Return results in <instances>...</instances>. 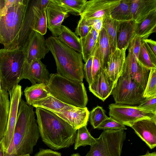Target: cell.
<instances>
[{
  "mask_svg": "<svg viewBox=\"0 0 156 156\" xmlns=\"http://www.w3.org/2000/svg\"><path fill=\"white\" fill-rule=\"evenodd\" d=\"M45 84L43 83L33 84L27 87L24 90L26 103L30 106L34 102L46 98L50 94L46 90Z\"/></svg>",
  "mask_w": 156,
  "mask_h": 156,
  "instance_id": "obj_23",
  "label": "cell"
},
{
  "mask_svg": "<svg viewBox=\"0 0 156 156\" xmlns=\"http://www.w3.org/2000/svg\"><path fill=\"white\" fill-rule=\"evenodd\" d=\"M53 113L77 130L87 126L90 114L87 107L80 108L74 106Z\"/></svg>",
  "mask_w": 156,
  "mask_h": 156,
  "instance_id": "obj_14",
  "label": "cell"
},
{
  "mask_svg": "<svg viewBox=\"0 0 156 156\" xmlns=\"http://www.w3.org/2000/svg\"><path fill=\"white\" fill-rule=\"evenodd\" d=\"M97 129L103 130H124L127 129L126 126L121 123L108 117L98 126Z\"/></svg>",
  "mask_w": 156,
  "mask_h": 156,
  "instance_id": "obj_38",
  "label": "cell"
},
{
  "mask_svg": "<svg viewBox=\"0 0 156 156\" xmlns=\"http://www.w3.org/2000/svg\"><path fill=\"white\" fill-rule=\"evenodd\" d=\"M35 112L40 136L48 147L56 150L74 144L77 129L51 111L37 107Z\"/></svg>",
  "mask_w": 156,
  "mask_h": 156,
  "instance_id": "obj_3",
  "label": "cell"
},
{
  "mask_svg": "<svg viewBox=\"0 0 156 156\" xmlns=\"http://www.w3.org/2000/svg\"><path fill=\"white\" fill-rule=\"evenodd\" d=\"M139 156H156V153L155 151L150 153L147 151L145 154Z\"/></svg>",
  "mask_w": 156,
  "mask_h": 156,
  "instance_id": "obj_50",
  "label": "cell"
},
{
  "mask_svg": "<svg viewBox=\"0 0 156 156\" xmlns=\"http://www.w3.org/2000/svg\"><path fill=\"white\" fill-rule=\"evenodd\" d=\"M10 96L9 113L6 128L2 140L5 153L8 149L13 137L20 101L23 94L21 86H14L8 92Z\"/></svg>",
  "mask_w": 156,
  "mask_h": 156,
  "instance_id": "obj_10",
  "label": "cell"
},
{
  "mask_svg": "<svg viewBox=\"0 0 156 156\" xmlns=\"http://www.w3.org/2000/svg\"><path fill=\"white\" fill-rule=\"evenodd\" d=\"M34 156H61L60 153L49 149H41Z\"/></svg>",
  "mask_w": 156,
  "mask_h": 156,
  "instance_id": "obj_46",
  "label": "cell"
},
{
  "mask_svg": "<svg viewBox=\"0 0 156 156\" xmlns=\"http://www.w3.org/2000/svg\"><path fill=\"white\" fill-rule=\"evenodd\" d=\"M141 41L140 38L136 35L128 47L132 49L133 52L137 58V59Z\"/></svg>",
  "mask_w": 156,
  "mask_h": 156,
  "instance_id": "obj_44",
  "label": "cell"
},
{
  "mask_svg": "<svg viewBox=\"0 0 156 156\" xmlns=\"http://www.w3.org/2000/svg\"><path fill=\"white\" fill-rule=\"evenodd\" d=\"M29 0H0V44L4 49L19 48Z\"/></svg>",
  "mask_w": 156,
  "mask_h": 156,
  "instance_id": "obj_1",
  "label": "cell"
},
{
  "mask_svg": "<svg viewBox=\"0 0 156 156\" xmlns=\"http://www.w3.org/2000/svg\"><path fill=\"white\" fill-rule=\"evenodd\" d=\"M137 23L133 20L120 21L117 34V48L122 49L128 48L131 42L136 35Z\"/></svg>",
  "mask_w": 156,
  "mask_h": 156,
  "instance_id": "obj_19",
  "label": "cell"
},
{
  "mask_svg": "<svg viewBox=\"0 0 156 156\" xmlns=\"http://www.w3.org/2000/svg\"><path fill=\"white\" fill-rule=\"evenodd\" d=\"M133 19L139 23L156 11V0H131Z\"/></svg>",
  "mask_w": 156,
  "mask_h": 156,
  "instance_id": "obj_20",
  "label": "cell"
},
{
  "mask_svg": "<svg viewBox=\"0 0 156 156\" xmlns=\"http://www.w3.org/2000/svg\"><path fill=\"white\" fill-rule=\"evenodd\" d=\"M156 11H155L141 22L137 23L135 33L141 40L148 39L149 37L156 31Z\"/></svg>",
  "mask_w": 156,
  "mask_h": 156,
  "instance_id": "obj_22",
  "label": "cell"
},
{
  "mask_svg": "<svg viewBox=\"0 0 156 156\" xmlns=\"http://www.w3.org/2000/svg\"><path fill=\"white\" fill-rule=\"evenodd\" d=\"M86 20L88 25L99 34L103 27V19H92Z\"/></svg>",
  "mask_w": 156,
  "mask_h": 156,
  "instance_id": "obj_45",
  "label": "cell"
},
{
  "mask_svg": "<svg viewBox=\"0 0 156 156\" xmlns=\"http://www.w3.org/2000/svg\"><path fill=\"white\" fill-rule=\"evenodd\" d=\"M91 28L85 19L80 18L76 29L75 33L80 37H83L89 33Z\"/></svg>",
  "mask_w": 156,
  "mask_h": 156,
  "instance_id": "obj_41",
  "label": "cell"
},
{
  "mask_svg": "<svg viewBox=\"0 0 156 156\" xmlns=\"http://www.w3.org/2000/svg\"><path fill=\"white\" fill-rule=\"evenodd\" d=\"M68 13L76 12L80 15L83 11L87 0H54Z\"/></svg>",
  "mask_w": 156,
  "mask_h": 156,
  "instance_id": "obj_33",
  "label": "cell"
},
{
  "mask_svg": "<svg viewBox=\"0 0 156 156\" xmlns=\"http://www.w3.org/2000/svg\"><path fill=\"white\" fill-rule=\"evenodd\" d=\"M126 137L124 130H103L85 156H121Z\"/></svg>",
  "mask_w": 156,
  "mask_h": 156,
  "instance_id": "obj_7",
  "label": "cell"
},
{
  "mask_svg": "<svg viewBox=\"0 0 156 156\" xmlns=\"http://www.w3.org/2000/svg\"><path fill=\"white\" fill-rule=\"evenodd\" d=\"M138 62L143 66L150 70L152 68L156 69V65L152 62L142 41L138 57Z\"/></svg>",
  "mask_w": 156,
  "mask_h": 156,
  "instance_id": "obj_37",
  "label": "cell"
},
{
  "mask_svg": "<svg viewBox=\"0 0 156 156\" xmlns=\"http://www.w3.org/2000/svg\"><path fill=\"white\" fill-rule=\"evenodd\" d=\"M0 156H5L2 140L0 143Z\"/></svg>",
  "mask_w": 156,
  "mask_h": 156,
  "instance_id": "obj_49",
  "label": "cell"
},
{
  "mask_svg": "<svg viewBox=\"0 0 156 156\" xmlns=\"http://www.w3.org/2000/svg\"><path fill=\"white\" fill-rule=\"evenodd\" d=\"M45 84L50 94L62 102L76 107H86L88 99L83 82L74 81L55 73L50 74Z\"/></svg>",
  "mask_w": 156,
  "mask_h": 156,
  "instance_id": "obj_5",
  "label": "cell"
},
{
  "mask_svg": "<svg viewBox=\"0 0 156 156\" xmlns=\"http://www.w3.org/2000/svg\"><path fill=\"white\" fill-rule=\"evenodd\" d=\"M150 149L156 147V118L147 119L134 122L130 127Z\"/></svg>",
  "mask_w": 156,
  "mask_h": 156,
  "instance_id": "obj_13",
  "label": "cell"
},
{
  "mask_svg": "<svg viewBox=\"0 0 156 156\" xmlns=\"http://www.w3.org/2000/svg\"><path fill=\"white\" fill-rule=\"evenodd\" d=\"M127 48L120 49L117 48L111 52L106 66L103 68L107 76L115 85L122 73Z\"/></svg>",
  "mask_w": 156,
  "mask_h": 156,
  "instance_id": "obj_16",
  "label": "cell"
},
{
  "mask_svg": "<svg viewBox=\"0 0 156 156\" xmlns=\"http://www.w3.org/2000/svg\"><path fill=\"white\" fill-rule=\"evenodd\" d=\"M108 108L110 117L130 127L138 121L156 118V114L141 109L137 106L112 103L109 105Z\"/></svg>",
  "mask_w": 156,
  "mask_h": 156,
  "instance_id": "obj_9",
  "label": "cell"
},
{
  "mask_svg": "<svg viewBox=\"0 0 156 156\" xmlns=\"http://www.w3.org/2000/svg\"><path fill=\"white\" fill-rule=\"evenodd\" d=\"M77 130L74 143V150L77 149L81 146H91L96 143V138L91 135L87 126L80 127Z\"/></svg>",
  "mask_w": 156,
  "mask_h": 156,
  "instance_id": "obj_31",
  "label": "cell"
},
{
  "mask_svg": "<svg viewBox=\"0 0 156 156\" xmlns=\"http://www.w3.org/2000/svg\"><path fill=\"white\" fill-rule=\"evenodd\" d=\"M32 9L33 17L31 29L44 35L46 34L48 28L46 9L41 10L37 7L34 5V1Z\"/></svg>",
  "mask_w": 156,
  "mask_h": 156,
  "instance_id": "obj_24",
  "label": "cell"
},
{
  "mask_svg": "<svg viewBox=\"0 0 156 156\" xmlns=\"http://www.w3.org/2000/svg\"><path fill=\"white\" fill-rule=\"evenodd\" d=\"M25 59L20 48L0 49V79L8 92L22 80Z\"/></svg>",
  "mask_w": 156,
  "mask_h": 156,
  "instance_id": "obj_6",
  "label": "cell"
},
{
  "mask_svg": "<svg viewBox=\"0 0 156 156\" xmlns=\"http://www.w3.org/2000/svg\"><path fill=\"white\" fill-rule=\"evenodd\" d=\"M50 0H38L34 2V5L39 9L45 10L48 5Z\"/></svg>",
  "mask_w": 156,
  "mask_h": 156,
  "instance_id": "obj_47",
  "label": "cell"
},
{
  "mask_svg": "<svg viewBox=\"0 0 156 156\" xmlns=\"http://www.w3.org/2000/svg\"><path fill=\"white\" fill-rule=\"evenodd\" d=\"M70 156H81L78 153H76L75 154H73L72 155Z\"/></svg>",
  "mask_w": 156,
  "mask_h": 156,
  "instance_id": "obj_51",
  "label": "cell"
},
{
  "mask_svg": "<svg viewBox=\"0 0 156 156\" xmlns=\"http://www.w3.org/2000/svg\"><path fill=\"white\" fill-rule=\"evenodd\" d=\"M120 21L112 19L110 17L103 19V28L105 30L108 40L111 53L117 48V34Z\"/></svg>",
  "mask_w": 156,
  "mask_h": 156,
  "instance_id": "obj_29",
  "label": "cell"
},
{
  "mask_svg": "<svg viewBox=\"0 0 156 156\" xmlns=\"http://www.w3.org/2000/svg\"><path fill=\"white\" fill-rule=\"evenodd\" d=\"M150 70L138 62L137 71L133 78V80L144 91L145 89L148 81Z\"/></svg>",
  "mask_w": 156,
  "mask_h": 156,
  "instance_id": "obj_35",
  "label": "cell"
},
{
  "mask_svg": "<svg viewBox=\"0 0 156 156\" xmlns=\"http://www.w3.org/2000/svg\"><path fill=\"white\" fill-rule=\"evenodd\" d=\"M121 0H90L87 1L84 5L80 18L87 20L104 19L109 17L112 10Z\"/></svg>",
  "mask_w": 156,
  "mask_h": 156,
  "instance_id": "obj_12",
  "label": "cell"
},
{
  "mask_svg": "<svg viewBox=\"0 0 156 156\" xmlns=\"http://www.w3.org/2000/svg\"><path fill=\"white\" fill-rule=\"evenodd\" d=\"M155 96H156V69L152 68L150 70L143 97L145 98Z\"/></svg>",
  "mask_w": 156,
  "mask_h": 156,
  "instance_id": "obj_36",
  "label": "cell"
},
{
  "mask_svg": "<svg viewBox=\"0 0 156 156\" xmlns=\"http://www.w3.org/2000/svg\"><path fill=\"white\" fill-rule=\"evenodd\" d=\"M58 37L68 46L81 53L80 38L68 27L62 25Z\"/></svg>",
  "mask_w": 156,
  "mask_h": 156,
  "instance_id": "obj_26",
  "label": "cell"
},
{
  "mask_svg": "<svg viewBox=\"0 0 156 156\" xmlns=\"http://www.w3.org/2000/svg\"><path fill=\"white\" fill-rule=\"evenodd\" d=\"M17 156H30V154H25Z\"/></svg>",
  "mask_w": 156,
  "mask_h": 156,
  "instance_id": "obj_52",
  "label": "cell"
},
{
  "mask_svg": "<svg viewBox=\"0 0 156 156\" xmlns=\"http://www.w3.org/2000/svg\"><path fill=\"white\" fill-rule=\"evenodd\" d=\"M108 117L103 108L100 106H97L90 112V122L94 129H97Z\"/></svg>",
  "mask_w": 156,
  "mask_h": 156,
  "instance_id": "obj_34",
  "label": "cell"
},
{
  "mask_svg": "<svg viewBox=\"0 0 156 156\" xmlns=\"http://www.w3.org/2000/svg\"><path fill=\"white\" fill-rule=\"evenodd\" d=\"M43 35L32 30L21 48L25 59L24 66L30 65L34 61L44 58L49 51Z\"/></svg>",
  "mask_w": 156,
  "mask_h": 156,
  "instance_id": "obj_11",
  "label": "cell"
},
{
  "mask_svg": "<svg viewBox=\"0 0 156 156\" xmlns=\"http://www.w3.org/2000/svg\"><path fill=\"white\" fill-rule=\"evenodd\" d=\"M95 52L99 58L102 68H105L111 53V50L106 31L103 27L99 34Z\"/></svg>",
  "mask_w": 156,
  "mask_h": 156,
  "instance_id": "obj_21",
  "label": "cell"
},
{
  "mask_svg": "<svg viewBox=\"0 0 156 156\" xmlns=\"http://www.w3.org/2000/svg\"><path fill=\"white\" fill-rule=\"evenodd\" d=\"M48 28L51 32L52 36L58 37L62 24L68 12L58 5L54 0H50L46 9Z\"/></svg>",
  "mask_w": 156,
  "mask_h": 156,
  "instance_id": "obj_15",
  "label": "cell"
},
{
  "mask_svg": "<svg viewBox=\"0 0 156 156\" xmlns=\"http://www.w3.org/2000/svg\"><path fill=\"white\" fill-rule=\"evenodd\" d=\"M115 86L107 76L104 68H101L92 83L89 85L90 91L104 101L111 94Z\"/></svg>",
  "mask_w": 156,
  "mask_h": 156,
  "instance_id": "obj_17",
  "label": "cell"
},
{
  "mask_svg": "<svg viewBox=\"0 0 156 156\" xmlns=\"http://www.w3.org/2000/svg\"><path fill=\"white\" fill-rule=\"evenodd\" d=\"M92 35L93 38L96 41H97L99 39V34L95 30L91 28L89 32Z\"/></svg>",
  "mask_w": 156,
  "mask_h": 156,
  "instance_id": "obj_48",
  "label": "cell"
},
{
  "mask_svg": "<svg viewBox=\"0 0 156 156\" xmlns=\"http://www.w3.org/2000/svg\"><path fill=\"white\" fill-rule=\"evenodd\" d=\"M50 74L46 66L41 60H37L28 66H24L22 79H27L31 83L45 84L48 81Z\"/></svg>",
  "mask_w": 156,
  "mask_h": 156,
  "instance_id": "obj_18",
  "label": "cell"
},
{
  "mask_svg": "<svg viewBox=\"0 0 156 156\" xmlns=\"http://www.w3.org/2000/svg\"><path fill=\"white\" fill-rule=\"evenodd\" d=\"M144 91L133 79L121 76L111 95H112L115 103L133 106L140 104L144 98Z\"/></svg>",
  "mask_w": 156,
  "mask_h": 156,
  "instance_id": "obj_8",
  "label": "cell"
},
{
  "mask_svg": "<svg viewBox=\"0 0 156 156\" xmlns=\"http://www.w3.org/2000/svg\"><path fill=\"white\" fill-rule=\"evenodd\" d=\"M9 95L7 90L0 91V143L3 137L9 113Z\"/></svg>",
  "mask_w": 156,
  "mask_h": 156,
  "instance_id": "obj_25",
  "label": "cell"
},
{
  "mask_svg": "<svg viewBox=\"0 0 156 156\" xmlns=\"http://www.w3.org/2000/svg\"><path fill=\"white\" fill-rule=\"evenodd\" d=\"M45 43L55 59L57 73L71 80L83 82L84 65L81 53L68 46L58 37H49L46 39Z\"/></svg>",
  "mask_w": 156,
  "mask_h": 156,
  "instance_id": "obj_4",
  "label": "cell"
},
{
  "mask_svg": "<svg viewBox=\"0 0 156 156\" xmlns=\"http://www.w3.org/2000/svg\"><path fill=\"white\" fill-rule=\"evenodd\" d=\"M81 54L84 61L86 62L94 50L97 42L89 32L86 36L80 38Z\"/></svg>",
  "mask_w": 156,
  "mask_h": 156,
  "instance_id": "obj_32",
  "label": "cell"
},
{
  "mask_svg": "<svg viewBox=\"0 0 156 156\" xmlns=\"http://www.w3.org/2000/svg\"><path fill=\"white\" fill-rule=\"evenodd\" d=\"M131 0H121L111 11L110 17L118 21L133 20L131 10Z\"/></svg>",
  "mask_w": 156,
  "mask_h": 156,
  "instance_id": "obj_28",
  "label": "cell"
},
{
  "mask_svg": "<svg viewBox=\"0 0 156 156\" xmlns=\"http://www.w3.org/2000/svg\"><path fill=\"white\" fill-rule=\"evenodd\" d=\"M31 106L43 108L55 112L73 106L65 103L50 95L46 98L34 102Z\"/></svg>",
  "mask_w": 156,
  "mask_h": 156,
  "instance_id": "obj_27",
  "label": "cell"
},
{
  "mask_svg": "<svg viewBox=\"0 0 156 156\" xmlns=\"http://www.w3.org/2000/svg\"><path fill=\"white\" fill-rule=\"evenodd\" d=\"M92 60L93 56L91 54L83 66L84 77L89 85L91 84L93 81L92 75Z\"/></svg>",
  "mask_w": 156,
  "mask_h": 156,
  "instance_id": "obj_42",
  "label": "cell"
},
{
  "mask_svg": "<svg viewBox=\"0 0 156 156\" xmlns=\"http://www.w3.org/2000/svg\"><path fill=\"white\" fill-rule=\"evenodd\" d=\"M95 48L91 54L93 56L92 75L93 80L101 68H102L99 58L95 53Z\"/></svg>",
  "mask_w": 156,
  "mask_h": 156,
  "instance_id": "obj_43",
  "label": "cell"
},
{
  "mask_svg": "<svg viewBox=\"0 0 156 156\" xmlns=\"http://www.w3.org/2000/svg\"><path fill=\"white\" fill-rule=\"evenodd\" d=\"M128 48V54L125 59L121 76L133 79L137 70L138 59L132 49L129 47Z\"/></svg>",
  "mask_w": 156,
  "mask_h": 156,
  "instance_id": "obj_30",
  "label": "cell"
},
{
  "mask_svg": "<svg viewBox=\"0 0 156 156\" xmlns=\"http://www.w3.org/2000/svg\"><path fill=\"white\" fill-rule=\"evenodd\" d=\"M40 136L33 107L21 99L13 137L5 156L32 154Z\"/></svg>",
  "mask_w": 156,
  "mask_h": 156,
  "instance_id": "obj_2",
  "label": "cell"
},
{
  "mask_svg": "<svg viewBox=\"0 0 156 156\" xmlns=\"http://www.w3.org/2000/svg\"><path fill=\"white\" fill-rule=\"evenodd\" d=\"M139 105V108L156 114V96L144 98Z\"/></svg>",
  "mask_w": 156,
  "mask_h": 156,
  "instance_id": "obj_39",
  "label": "cell"
},
{
  "mask_svg": "<svg viewBox=\"0 0 156 156\" xmlns=\"http://www.w3.org/2000/svg\"><path fill=\"white\" fill-rule=\"evenodd\" d=\"M143 42L152 63L156 65V42L151 39H144Z\"/></svg>",
  "mask_w": 156,
  "mask_h": 156,
  "instance_id": "obj_40",
  "label": "cell"
}]
</instances>
